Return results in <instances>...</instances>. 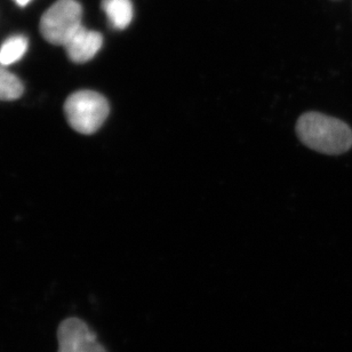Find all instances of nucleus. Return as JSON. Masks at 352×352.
I'll list each match as a JSON object with an SVG mask.
<instances>
[{"label":"nucleus","mask_w":352,"mask_h":352,"mask_svg":"<svg viewBox=\"0 0 352 352\" xmlns=\"http://www.w3.org/2000/svg\"><path fill=\"white\" fill-rule=\"evenodd\" d=\"M110 107L103 95L93 91H79L65 101V113L76 132L93 134L108 118Z\"/></svg>","instance_id":"2"},{"label":"nucleus","mask_w":352,"mask_h":352,"mask_svg":"<svg viewBox=\"0 0 352 352\" xmlns=\"http://www.w3.org/2000/svg\"><path fill=\"white\" fill-rule=\"evenodd\" d=\"M302 142L317 153L339 156L352 146V129L340 119L308 112L301 116L296 125Z\"/></svg>","instance_id":"1"},{"label":"nucleus","mask_w":352,"mask_h":352,"mask_svg":"<svg viewBox=\"0 0 352 352\" xmlns=\"http://www.w3.org/2000/svg\"><path fill=\"white\" fill-rule=\"evenodd\" d=\"M23 84L16 76L0 67V101H14L23 94Z\"/></svg>","instance_id":"8"},{"label":"nucleus","mask_w":352,"mask_h":352,"mask_svg":"<svg viewBox=\"0 0 352 352\" xmlns=\"http://www.w3.org/2000/svg\"><path fill=\"white\" fill-rule=\"evenodd\" d=\"M58 352H108L82 319L70 317L58 329Z\"/></svg>","instance_id":"4"},{"label":"nucleus","mask_w":352,"mask_h":352,"mask_svg":"<svg viewBox=\"0 0 352 352\" xmlns=\"http://www.w3.org/2000/svg\"><path fill=\"white\" fill-rule=\"evenodd\" d=\"M103 45V37L96 31L87 30L80 27L78 31L65 45L69 58L75 63L91 61Z\"/></svg>","instance_id":"5"},{"label":"nucleus","mask_w":352,"mask_h":352,"mask_svg":"<svg viewBox=\"0 0 352 352\" xmlns=\"http://www.w3.org/2000/svg\"><path fill=\"white\" fill-rule=\"evenodd\" d=\"M28 50V39L23 36L8 38L0 47V65L3 67L13 65L23 58Z\"/></svg>","instance_id":"7"},{"label":"nucleus","mask_w":352,"mask_h":352,"mask_svg":"<svg viewBox=\"0 0 352 352\" xmlns=\"http://www.w3.org/2000/svg\"><path fill=\"white\" fill-rule=\"evenodd\" d=\"M101 6L116 30H124L132 22L134 12L131 0H102Z\"/></svg>","instance_id":"6"},{"label":"nucleus","mask_w":352,"mask_h":352,"mask_svg":"<svg viewBox=\"0 0 352 352\" xmlns=\"http://www.w3.org/2000/svg\"><path fill=\"white\" fill-rule=\"evenodd\" d=\"M19 6H25L28 3H30L31 0H14Z\"/></svg>","instance_id":"9"},{"label":"nucleus","mask_w":352,"mask_h":352,"mask_svg":"<svg viewBox=\"0 0 352 352\" xmlns=\"http://www.w3.org/2000/svg\"><path fill=\"white\" fill-rule=\"evenodd\" d=\"M82 5L77 0H58L41 16V34L48 43L65 46L82 27Z\"/></svg>","instance_id":"3"}]
</instances>
